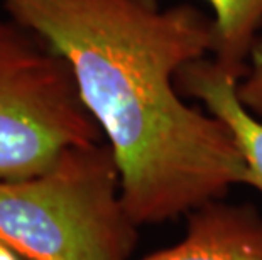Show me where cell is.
I'll use <instances>...</instances> for the list:
<instances>
[{
  "label": "cell",
  "mask_w": 262,
  "mask_h": 260,
  "mask_svg": "<svg viewBox=\"0 0 262 260\" xmlns=\"http://www.w3.org/2000/svg\"><path fill=\"white\" fill-rule=\"evenodd\" d=\"M0 260H19L17 253H15L9 245H5L2 240H0Z\"/></svg>",
  "instance_id": "ba28073f"
},
{
  "label": "cell",
  "mask_w": 262,
  "mask_h": 260,
  "mask_svg": "<svg viewBox=\"0 0 262 260\" xmlns=\"http://www.w3.org/2000/svg\"><path fill=\"white\" fill-rule=\"evenodd\" d=\"M103 140L66 61L0 15V181L32 178L68 149Z\"/></svg>",
  "instance_id": "3957f363"
},
{
  "label": "cell",
  "mask_w": 262,
  "mask_h": 260,
  "mask_svg": "<svg viewBox=\"0 0 262 260\" xmlns=\"http://www.w3.org/2000/svg\"><path fill=\"white\" fill-rule=\"evenodd\" d=\"M141 260H262V217L222 200L188 213L183 240Z\"/></svg>",
  "instance_id": "277c9868"
},
{
  "label": "cell",
  "mask_w": 262,
  "mask_h": 260,
  "mask_svg": "<svg viewBox=\"0 0 262 260\" xmlns=\"http://www.w3.org/2000/svg\"><path fill=\"white\" fill-rule=\"evenodd\" d=\"M137 228L105 140L68 149L32 178L0 181V240L27 260H129Z\"/></svg>",
  "instance_id": "7a4b0ae2"
},
{
  "label": "cell",
  "mask_w": 262,
  "mask_h": 260,
  "mask_svg": "<svg viewBox=\"0 0 262 260\" xmlns=\"http://www.w3.org/2000/svg\"><path fill=\"white\" fill-rule=\"evenodd\" d=\"M213 14V58L242 78L250 49L262 34V0H205Z\"/></svg>",
  "instance_id": "8992f818"
},
{
  "label": "cell",
  "mask_w": 262,
  "mask_h": 260,
  "mask_svg": "<svg viewBox=\"0 0 262 260\" xmlns=\"http://www.w3.org/2000/svg\"><path fill=\"white\" fill-rule=\"evenodd\" d=\"M5 14L70 66L112 147L122 203L152 225L250 186L247 164L219 119L183 100L178 75L213 56V20L158 0H0Z\"/></svg>",
  "instance_id": "6da1fadb"
},
{
  "label": "cell",
  "mask_w": 262,
  "mask_h": 260,
  "mask_svg": "<svg viewBox=\"0 0 262 260\" xmlns=\"http://www.w3.org/2000/svg\"><path fill=\"white\" fill-rule=\"evenodd\" d=\"M237 81L235 75L208 56L185 66L176 83L183 95L196 98L227 127L247 164L250 186L262 193V120L238 100Z\"/></svg>",
  "instance_id": "5b68a950"
},
{
  "label": "cell",
  "mask_w": 262,
  "mask_h": 260,
  "mask_svg": "<svg viewBox=\"0 0 262 260\" xmlns=\"http://www.w3.org/2000/svg\"><path fill=\"white\" fill-rule=\"evenodd\" d=\"M237 97L250 113L262 120V34L250 49L245 71L237 81Z\"/></svg>",
  "instance_id": "52a82bcc"
}]
</instances>
